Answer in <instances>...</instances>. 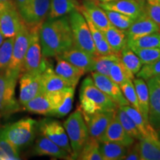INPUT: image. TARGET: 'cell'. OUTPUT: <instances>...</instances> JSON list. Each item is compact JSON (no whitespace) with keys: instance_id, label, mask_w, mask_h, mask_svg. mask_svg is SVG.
I'll return each mask as SVG.
<instances>
[{"instance_id":"1","label":"cell","mask_w":160,"mask_h":160,"mask_svg":"<svg viewBox=\"0 0 160 160\" xmlns=\"http://www.w3.org/2000/svg\"><path fill=\"white\" fill-rule=\"evenodd\" d=\"M39 40L45 58L61 55L73 46V39L68 16L48 18L39 28Z\"/></svg>"},{"instance_id":"2","label":"cell","mask_w":160,"mask_h":160,"mask_svg":"<svg viewBox=\"0 0 160 160\" xmlns=\"http://www.w3.org/2000/svg\"><path fill=\"white\" fill-rule=\"evenodd\" d=\"M80 108L83 113L92 114L99 111H116L119 108L117 104L98 88L92 77L83 80L79 90Z\"/></svg>"},{"instance_id":"3","label":"cell","mask_w":160,"mask_h":160,"mask_svg":"<svg viewBox=\"0 0 160 160\" xmlns=\"http://www.w3.org/2000/svg\"><path fill=\"white\" fill-rule=\"evenodd\" d=\"M38 123L31 118L22 119L0 129L2 134L17 149L27 147L33 142Z\"/></svg>"},{"instance_id":"4","label":"cell","mask_w":160,"mask_h":160,"mask_svg":"<svg viewBox=\"0 0 160 160\" xmlns=\"http://www.w3.org/2000/svg\"><path fill=\"white\" fill-rule=\"evenodd\" d=\"M68 137L73 155L72 159H77L78 155L90 137L88 128L84 119L82 110L77 108L63 123Z\"/></svg>"},{"instance_id":"5","label":"cell","mask_w":160,"mask_h":160,"mask_svg":"<svg viewBox=\"0 0 160 160\" xmlns=\"http://www.w3.org/2000/svg\"><path fill=\"white\" fill-rule=\"evenodd\" d=\"M70 26L73 39V46L96 57L93 37L87 22L79 10L72 11L68 15Z\"/></svg>"},{"instance_id":"6","label":"cell","mask_w":160,"mask_h":160,"mask_svg":"<svg viewBox=\"0 0 160 160\" xmlns=\"http://www.w3.org/2000/svg\"><path fill=\"white\" fill-rule=\"evenodd\" d=\"M17 78L8 73L0 72V116L8 117L20 111V104L15 97Z\"/></svg>"},{"instance_id":"7","label":"cell","mask_w":160,"mask_h":160,"mask_svg":"<svg viewBox=\"0 0 160 160\" xmlns=\"http://www.w3.org/2000/svg\"><path fill=\"white\" fill-rule=\"evenodd\" d=\"M30 41V30L25 23H22L14 37L13 52L11 62L5 70L6 72L19 79L22 74L24 60L28 48Z\"/></svg>"},{"instance_id":"8","label":"cell","mask_w":160,"mask_h":160,"mask_svg":"<svg viewBox=\"0 0 160 160\" xmlns=\"http://www.w3.org/2000/svg\"><path fill=\"white\" fill-rule=\"evenodd\" d=\"M39 28L40 27L29 28V45L24 60L22 73L27 71H39L42 73L49 65L42 52L39 40Z\"/></svg>"},{"instance_id":"9","label":"cell","mask_w":160,"mask_h":160,"mask_svg":"<svg viewBox=\"0 0 160 160\" xmlns=\"http://www.w3.org/2000/svg\"><path fill=\"white\" fill-rule=\"evenodd\" d=\"M51 0H28L19 10L20 17L28 28L40 27L48 18Z\"/></svg>"},{"instance_id":"10","label":"cell","mask_w":160,"mask_h":160,"mask_svg":"<svg viewBox=\"0 0 160 160\" xmlns=\"http://www.w3.org/2000/svg\"><path fill=\"white\" fill-rule=\"evenodd\" d=\"M41 134H42L53 141V142L63 148L70 155H73L68 137L66 133L65 128L60 122L55 119H44L38 123Z\"/></svg>"},{"instance_id":"11","label":"cell","mask_w":160,"mask_h":160,"mask_svg":"<svg viewBox=\"0 0 160 160\" xmlns=\"http://www.w3.org/2000/svg\"><path fill=\"white\" fill-rule=\"evenodd\" d=\"M43 73V72H42ZM42 72L27 71L20 75L19 103L24 106L28 102L43 93L42 87Z\"/></svg>"},{"instance_id":"12","label":"cell","mask_w":160,"mask_h":160,"mask_svg":"<svg viewBox=\"0 0 160 160\" xmlns=\"http://www.w3.org/2000/svg\"><path fill=\"white\" fill-rule=\"evenodd\" d=\"M74 92V87H67L60 91L48 93L53 105V110L48 117H65L72 109Z\"/></svg>"},{"instance_id":"13","label":"cell","mask_w":160,"mask_h":160,"mask_svg":"<svg viewBox=\"0 0 160 160\" xmlns=\"http://www.w3.org/2000/svg\"><path fill=\"white\" fill-rule=\"evenodd\" d=\"M97 3L103 10L119 12L134 19L145 12V0H113L108 2Z\"/></svg>"},{"instance_id":"14","label":"cell","mask_w":160,"mask_h":160,"mask_svg":"<svg viewBox=\"0 0 160 160\" xmlns=\"http://www.w3.org/2000/svg\"><path fill=\"white\" fill-rule=\"evenodd\" d=\"M91 77L98 88L108 96L119 107L130 105L128 102L124 97L119 85L114 82L109 77H106L97 72L92 71Z\"/></svg>"},{"instance_id":"15","label":"cell","mask_w":160,"mask_h":160,"mask_svg":"<svg viewBox=\"0 0 160 160\" xmlns=\"http://www.w3.org/2000/svg\"><path fill=\"white\" fill-rule=\"evenodd\" d=\"M116 111H99L92 114L83 113L84 119L88 128L90 137L99 141L108 126L114 117Z\"/></svg>"},{"instance_id":"16","label":"cell","mask_w":160,"mask_h":160,"mask_svg":"<svg viewBox=\"0 0 160 160\" xmlns=\"http://www.w3.org/2000/svg\"><path fill=\"white\" fill-rule=\"evenodd\" d=\"M22 23L15 6L8 8L0 13V31L5 39L15 37Z\"/></svg>"},{"instance_id":"17","label":"cell","mask_w":160,"mask_h":160,"mask_svg":"<svg viewBox=\"0 0 160 160\" xmlns=\"http://www.w3.org/2000/svg\"><path fill=\"white\" fill-rule=\"evenodd\" d=\"M126 32L128 41H133L143 36L160 32V25L152 20L145 11L133 21Z\"/></svg>"},{"instance_id":"18","label":"cell","mask_w":160,"mask_h":160,"mask_svg":"<svg viewBox=\"0 0 160 160\" xmlns=\"http://www.w3.org/2000/svg\"><path fill=\"white\" fill-rule=\"evenodd\" d=\"M86 73L93 71L95 56L73 46L71 48L58 56Z\"/></svg>"},{"instance_id":"19","label":"cell","mask_w":160,"mask_h":160,"mask_svg":"<svg viewBox=\"0 0 160 160\" xmlns=\"http://www.w3.org/2000/svg\"><path fill=\"white\" fill-rule=\"evenodd\" d=\"M99 142H112L121 144L128 148L135 142V139L123 128L115 113L114 117L108 126L104 134L100 138Z\"/></svg>"},{"instance_id":"20","label":"cell","mask_w":160,"mask_h":160,"mask_svg":"<svg viewBox=\"0 0 160 160\" xmlns=\"http://www.w3.org/2000/svg\"><path fill=\"white\" fill-rule=\"evenodd\" d=\"M149 91L148 120L153 128H160V85L153 78L146 80Z\"/></svg>"},{"instance_id":"21","label":"cell","mask_w":160,"mask_h":160,"mask_svg":"<svg viewBox=\"0 0 160 160\" xmlns=\"http://www.w3.org/2000/svg\"><path fill=\"white\" fill-rule=\"evenodd\" d=\"M33 152L35 154L39 156H48L57 159H72L71 156L67 151L42 134L37 138Z\"/></svg>"},{"instance_id":"22","label":"cell","mask_w":160,"mask_h":160,"mask_svg":"<svg viewBox=\"0 0 160 160\" xmlns=\"http://www.w3.org/2000/svg\"><path fill=\"white\" fill-rule=\"evenodd\" d=\"M81 7L89 16L90 19L102 32L112 26L104 10L94 0H83Z\"/></svg>"},{"instance_id":"23","label":"cell","mask_w":160,"mask_h":160,"mask_svg":"<svg viewBox=\"0 0 160 160\" xmlns=\"http://www.w3.org/2000/svg\"><path fill=\"white\" fill-rule=\"evenodd\" d=\"M56 58L57 65L54 70L55 73L66 80L71 87L76 88L81 77L85 74V72L61 57H56Z\"/></svg>"},{"instance_id":"24","label":"cell","mask_w":160,"mask_h":160,"mask_svg":"<svg viewBox=\"0 0 160 160\" xmlns=\"http://www.w3.org/2000/svg\"><path fill=\"white\" fill-rule=\"evenodd\" d=\"M42 87L43 93H51L71 86L66 80L57 75L53 68L48 65L42 73Z\"/></svg>"},{"instance_id":"25","label":"cell","mask_w":160,"mask_h":160,"mask_svg":"<svg viewBox=\"0 0 160 160\" xmlns=\"http://www.w3.org/2000/svg\"><path fill=\"white\" fill-rule=\"evenodd\" d=\"M120 107L133 120L143 137L159 139L157 130L153 128V127L151 125L148 120L145 119L139 111L133 108L131 105L120 106Z\"/></svg>"},{"instance_id":"26","label":"cell","mask_w":160,"mask_h":160,"mask_svg":"<svg viewBox=\"0 0 160 160\" xmlns=\"http://www.w3.org/2000/svg\"><path fill=\"white\" fill-rule=\"evenodd\" d=\"M23 107L30 113L45 116H48L53 110V105L48 93H40L28 102Z\"/></svg>"},{"instance_id":"27","label":"cell","mask_w":160,"mask_h":160,"mask_svg":"<svg viewBox=\"0 0 160 160\" xmlns=\"http://www.w3.org/2000/svg\"><path fill=\"white\" fill-rule=\"evenodd\" d=\"M141 160H160V139L143 137L139 140Z\"/></svg>"},{"instance_id":"28","label":"cell","mask_w":160,"mask_h":160,"mask_svg":"<svg viewBox=\"0 0 160 160\" xmlns=\"http://www.w3.org/2000/svg\"><path fill=\"white\" fill-rule=\"evenodd\" d=\"M106 41L111 46L115 53H119L120 51L128 43L127 32L120 30L114 26H111L109 28L102 31Z\"/></svg>"},{"instance_id":"29","label":"cell","mask_w":160,"mask_h":160,"mask_svg":"<svg viewBox=\"0 0 160 160\" xmlns=\"http://www.w3.org/2000/svg\"><path fill=\"white\" fill-rule=\"evenodd\" d=\"M133 82L137 93L140 113L145 119L148 120L149 91L147 83L144 79L138 77L137 79H133Z\"/></svg>"},{"instance_id":"30","label":"cell","mask_w":160,"mask_h":160,"mask_svg":"<svg viewBox=\"0 0 160 160\" xmlns=\"http://www.w3.org/2000/svg\"><path fill=\"white\" fill-rule=\"evenodd\" d=\"M99 151L103 160H120L125 157L127 147L112 142H99Z\"/></svg>"},{"instance_id":"31","label":"cell","mask_w":160,"mask_h":160,"mask_svg":"<svg viewBox=\"0 0 160 160\" xmlns=\"http://www.w3.org/2000/svg\"><path fill=\"white\" fill-rule=\"evenodd\" d=\"M78 6L76 0H51L48 18L54 19L66 16L73 10L77 9Z\"/></svg>"},{"instance_id":"32","label":"cell","mask_w":160,"mask_h":160,"mask_svg":"<svg viewBox=\"0 0 160 160\" xmlns=\"http://www.w3.org/2000/svg\"><path fill=\"white\" fill-rule=\"evenodd\" d=\"M120 60V53H112L110 54L96 56L93 71L109 77L110 70L113 64Z\"/></svg>"},{"instance_id":"33","label":"cell","mask_w":160,"mask_h":160,"mask_svg":"<svg viewBox=\"0 0 160 160\" xmlns=\"http://www.w3.org/2000/svg\"><path fill=\"white\" fill-rule=\"evenodd\" d=\"M79 160H103L99 151V141L95 138L89 137L82 149L78 155Z\"/></svg>"},{"instance_id":"34","label":"cell","mask_w":160,"mask_h":160,"mask_svg":"<svg viewBox=\"0 0 160 160\" xmlns=\"http://www.w3.org/2000/svg\"><path fill=\"white\" fill-rule=\"evenodd\" d=\"M120 60L134 75L140 71L142 66L139 58L128 45H126L120 51Z\"/></svg>"},{"instance_id":"35","label":"cell","mask_w":160,"mask_h":160,"mask_svg":"<svg viewBox=\"0 0 160 160\" xmlns=\"http://www.w3.org/2000/svg\"><path fill=\"white\" fill-rule=\"evenodd\" d=\"M116 117L123 128L131 137H133L135 140H139L143 138L133 120L125 113L121 107L118 108L116 111Z\"/></svg>"},{"instance_id":"36","label":"cell","mask_w":160,"mask_h":160,"mask_svg":"<svg viewBox=\"0 0 160 160\" xmlns=\"http://www.w3.org/2000/svg\"><path fill=\"white\" fill-rule=\"evenodd\" d=\"M127 45L131 49L160 48V32L150 33L133 41H128Z\"/></svg>"},{"instance_id":"37","label":"cell","mask_w":160,"mask_h":160,"mask_svg":"<svg viewBox=\"0 0 160 160\" xmlns=\"http://www.w3.org/2000/svg\"><path fill=\"white\" fill-rule=\"evenodd\" d=\"M109 77L117 85H122L125 82L134 79V74L124 65L121 60L113 64L110 70Z\"/></svg>"},{"instance_id":"38","label":"cell","mask_w":160,"mask_h":160,"mask_svg":"<svg viewBox=\"0 0 160 160\" xmlns=\"http://www.w3.org/2000/svg\"><path fill=\"white\" fill-rule=\"evenodd\" d=\"M104 11L111 25L120 30L127 31L135 20L133 18L119 12L108 11V10H104Z\"/></svg>"},{"instance_id":"39","label":"cell","mask_w":160,"mask_h":160,"mask_svg":"<svg viewBox=\"0 0 160 160\" xmlns=\"http://www.w3.org/2000/svg\"><path fill=\"white\" fill-rule=\"evenodd\" d=\"M19 151L3 137L0 131V160L20 159Z\"/></svg>"},{"instance_id":"40","label":"cell","mask_w":160,"mask_h":160,"mask_svg":"<svg viewBox=\"0 0 160 160\" xmlns=\"http://www.w3.org/2000/svg\"><path fill=\"white\" fill-rule=\"evenodd\" d=\"M14 37L8 38L0 45V72L5 71L11 62Z\"/></svg>"},{"instance_id":"41","label":"cell","mask_w":160,"mask_h":160,"mask_svg":"<svg viewBox=\"0 0 160 160\" xmlns=\"http://www.w3.org/2000/svg\"><path fill=\"white\" fill-rule=\"evenodd\" d=\"M139 58L142 65H146L160 59V48H155L132 49Z\"/></svg>"},{"instance_id":"42","label":"cell","mask_w":160,"mask_h":160,"mask_svg":"<svg viewBox=\"0 0 160 160\" xmlns=\"http://www.w3.org/2000/svg\"><path fill=\"white\" fill-rule=\"evenodd\" d=\"M119 87L122 92L124 97L127 99V101L128 102L129 105L131 107H133V108L139 111L137 96L133 81L129 80V81L125 82L120 85Z\"/></svg>"},{"instance_id":"43","label":"cell","mask_w":160,"mask_h":160,"mask_svg":"<svg viewBox=\"0 0 160 160\" xmlns=\"http://www.w3.org/2000/svg\"><path fill=\"white\" fill-rule=\"evenodd\" d=\"M160 74V59L153 62L146 64L142 66L140 71L137 73L138 78L148 80Z\"/></svg>"},{"instance_id":"44","label":"cell","mask_w":160,"mask_h":160,"mask_svg":"<svg viewBox=\"0 0 160 160\" xmlns=\"http://www.w3.org/2000/svg\"><path fill=\"white\" fill-rule=\"evenodd\" d=\"M145 11L152 20L160 25V0L145 1Z\"/></svg>"},{"instance_id":"45","label":"cell","mask_w":160,"mask_h":160,"mask_svg":"<svg viewBox=\"0 0 160 160\" xmlns=\"http://www.w3.org/2000/svg\"><path fill=\"white\" fill-rule=\"evenodd\" d=\"M95 50H96V56H102V55H107L110 54V53H115L111 48V46L106 41L105 38V39L102 40L99 42L94 44Z\"/></svg>"},{"instance_id":"46","label":"cell","mask_w":160,"mask_h":160,"mask_svg":"<svg viewBox=\"0 0 160 160\" xmlns=\"http://www.w3.org/2000/svg\"><path fill=\"white\" fill-rule=\"evenodd\" d=\"M123 159L125 160H139V142L132 144L127 148V152Z\"/></svg>"},{"instance_id":"47","label":"cell","mask_w":160,"mask_h":160,"mask_svg":"<svg viewBox=\"0 0 160 160\" xmlns=\"http://www.w3.org/2000/svg\"><path fill=\"white\" fill-rule=\"evenodd\" d=\"M28 0H14V3L16 5V8H17L18 11L22 8L25 4L27 2Z\"/></svg>"},{"instance_id":"48","label":"cell","mask_w":160,"mask_h":160,"mask_svg":"<svg viewBox=\"0 0 160 160\" xmlns=\"http://www.w3.org/2000/svg\"><path fill=\"white\" fill-rule=\"evenodd\" d=\"M13 6H15V5H8V4H5L4 2H0V13H1L3 11H5L6 8H8L13 7Z\"/></svg>"},{"instance_id":"49","label":"cell","mask_w":160,"mask_h":160,"mask_svg":"<svg viewBox=\"0 0 160 160\" xmlns=\"http://www.w3.org/2000/svg\"><path fill=\"white\" fill-rule=\"evenodd\" d=\"M0 2H4L5 4H8V5H15L14 0H0Z\"/></svg>"},{"instance_id":"50","label":"cell","mask_w":160,"mask_h":160,"mask_svg":"<svg viewBox=\"0 0 160 160\" xmlns=\"http://www.w3.org/2000/svg\"><path fill=\"white\" fill-rule=\"evenodd\" d=\"M153 79H154L155 81L157 82L158 84H159V85H160V74H159V75H158V76H157V77H153Z\"/></svg>"},{"instance_id":"51","label":"cell","mask_w":160,"mask_h":160,"mask_svg":"<svg viewBox=\"0 0 160 160\" xmlns=\"http://www.w3.org/2000/svg\"><path fill=\"white\" fill-rule=\"evenodd\" d=\"M4 40H5V38H4L2 33H1V31H0V45H1L2 44Z\"/></svg>"},{"instance_id":"52","label":"cell","mask_w":160,"mask_h":160,"mask_svg":"<svg viewBox=\"0 0 160 160\" xmlns=\"http://www.w3.org/2000/svg\"><path fill=\"white\" fill-rule=\"evenodd\" d=\"M94 1L97 2L105 3V2H111V1H113V0H94Z\"/></svg>"},{"instance_id":"53","label":"cell","mask_w":160,"mask_h":160,"mask_svg":"<svg viewBox=\"0 0 160 160\" xmlns=\"http://www.w3.org/2000/svg\"><path fill=\"white\" fill-rule=\"evenodd\" d=\"M157 133H158V135H159V137L160 138V128L157 130Z\"/></svg>"},{"instance_id":"54","label":"cell","mask_w":160,"mask_h":160,"mask_svg":"<svg viewBox=\"0 0 160 160\" xmlns=\"http://www.w3.org/2000/svg\"><path fill=\"white\" fill-rule=\"evenodd\" d=\"M145 1H152V0H145Z\"/></svg>"}]
</instances>
